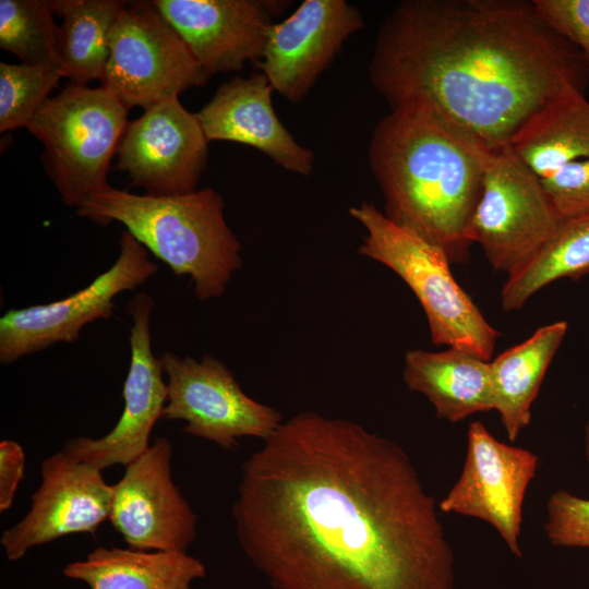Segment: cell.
Here are the masks:
<instances>
[{
	"mask_svg": "<svg viewBox=\"0 0 589 589\" xmlns=\"http://www.w3.org/2000/svg\"><path fill=\"white\" fill-rule=\"evenodd\" d=\"M437 508L399 444L303 411L244 460L232 516L274 589H455Z\"/></svg>",
	"mask_w": 589,
	"mask_h": 589,
	"instance_id": "1",
	"label": "cell"
},
{
	"mask_svg": "<svg viewBox=\"0 0 589 589\" xmlns=\"http://www.w3.org/2000/svg\"><path fill=\"white\" fill-rule=\"evenodd\" d=\"M369 76L390 108L428 104L497 149L553 99L586 93L589 70L532 0H406L380 26Z\"/></svg>",
	"mask_w": 589,
	"mask_h": 589,
	"instance_id": "2",
	"label": "cell"
},
{
	"mask_svg": "<svg viewBox=\"0 0 589 589\" xmlns=\"http://www.w3.org/2000/svg\"><path fill=\"white\" fill-rule=\"evenodd\" d=\"M492 148L468 128L422 103L390 108L372 133L369 163L394 223L469 259L467 231Z\"/></svg>",
	"mask_w": 589,
	"mask_h": 589,
	"instance_id": "3",
	"label": "cell"
},
{
	"mask_svg": "<svg viewBox=\"0 0 589 589\" xmlns=\"http://www.w3.org/2000/svg\"><path fill=\"white\" fill-rule=\"evenodd\" d=\"M223 196L212 188L156 196L109 185L76 209L106 226L118 221L176 276H189L197 299L224 294L242 266L241 243L225 219Z\"/></svg>",
	"mask_w": 589,
	"mask_h": 589,
	"instance_id": "4",
	"label": "cell"
},
{
	"mask_svg": "<svg viewBox=\"0 0 589 589\" xmlns=\"http://www.w3.org/2000/svg\"><path fill=\"white\" fill-rule=\"evenodd\" d=\"M349 214L366 231L358 252L387 266L412 290L426 315L432 341L489 361L498 333L456 281L445 253L372 203L352 206Z\"/></svg>",
	"mask_w": 589,
	"mask_h": 589,
	"instance_id": "5",
	"label": "cell"
},
{
	"mask_svg": "<svg viewBox=\"0 0 589 589\" xmlns=\"http://www.w3.org/2000/svg\"><path fill=\"white\" fill-rule=\"evenodd\" d=\"M128 125V109L107 88L69 83L26 129L44 146L40 159L61 200L79 208L110 185L109 165Z\"/></svg>",
	"mask_w": 589,
	"mask_h": 589,
	"instance_id": "6",
	"label": "cell"
},
{
	"mask_svg": "<svg viewBox=\"0 0 589 589\" xmlns=\"http://www.w3.org/2000/svg\"><path fill=\"white\" fill-rule=\"evenodd\" d=\"M208 76L176 29L152 1L125 2L109 37V59L101 86L129 110H144Z\"/></svg>",
	"mask_w": 589,
	"mask_h": 589,
	"instance_id": "7",
	"label": "cell"
},
{
	"mask_svg": "<svg viewBox=\"0 0 589 589\" xmlns=\"http://www.w3.org/2000/svg\"><path fill=\"white\" fill-rule=\"evenodd\" d=\"M562 218L538 177L510 146L493 149L467 238L496 272L514 274L554 235Z\"/></svg>",
	"mask_w": 589,
	"mask_h": 589,
	"instance_id": "8",
	"label": "cell"
},
{
	"mask_svg": "<svg viewBox=\"0 0 589 589\" xmlns=\"http://www.w3.org/2000/svg\"><path fill=\"white\" fill-rule=\"evenodd\" d=\"M159 360L168 388L163 418L184 421V433L233 449L240 437L264 441L283 422L280 412L248 396L217 358L205 353L197 361L167 351Z\"/></svg>",
	"mask_w": 589,
	"mask_h": 589,
	"instance_id": "9",
	"label": "cell"
},
{
	"mask_svg": "<svg viewBox=\"0 0 589 589\" xmlns=\"http://www.w3.org/2000/svg\"><path fill=\"white\" fill-rule=\"evenodd\" d=\"M158 272L148 251L127 230L116 262L86 287L47 304L11 309L0 318V363L19 359L58 342H74L82 328L113 313V299L134 290Z\"/></svg>",
	"mask_w": 589,
	"mask_h": 589,
	"instance_id": "10",
	"label": "cell"
},
{
	"mask_svg": "<svg viewBox=\"0 0 589 589\" xmlns=\"http://www.w3.org/2000/svg\"><path fill=\"white\" fill-rule=\"evenodd\" d=\"M537 469L536 454L498 441L482 422L474 421L468 428L460 476L437 504L438 510L491 525L509 551L521 557L524 502Z\"/></svg>",
	"mask_w": 589,
	"mask_h": 589,
	"instance_id": "11",
	"label": "cell"
},
{
	"mask_svg": "<svg viewBox=\"0 0 589 589\" xmlns=\"http://www.w3.org/2000/svg\"><path fill=\"white\" fill-rule=\"evenodd\" d=\"M172 445L156 437L111 484L108 520L128 548L188 552L196 538L197 516L172 480Z\"/></svg>",
	"mask_w": 589,
	"mask_h": 589,
	"instance_id": "12",
	"label": "cell"
},
{
	"mask_svg": "<svg viewBox=\"0 0 589 589\" xmlns=\"http://www.w3.org/2000/svg\"><path fill=\"white\" fill-rule=\"evenodd\" d=\"M155 302L147 292L135 294L127 305L132 317L129 337L131 358L123 384V410L116 425L98 438L79 436L67 441L62 450L103 471L127 466L149 444L152 430L167 402L168 388L159 358L152 350L151 315Z\"/></svg>",
	"mask_w": 589,
	"mask_h": 589,
	"instance_id": "13",
	"label": "cell"
},
{
	"mask_svg": "<svg viewBox=\"0 0 589 589\" xmlns=\"http://www.w3.org/2000/svg\"><path fill=\"white\" fill-rule=\"evenodd\" d=\"M208 143L195 113L172 98L129 122L117 151V168L145 194L193 192L206 169Z\"/></svg>",
	"mask_w": 589,
	"mask_h": 589,
	"instance_id": "14",
	"label": "cell"
},
{
	"mask_svg": "<svg viewBox=\"0 0 589 589\" xmlns=\"http://www.w3.org/2000/svg\"><path fill=\"white\" fill-rule=\"evenodd\" d=\"M101 472L62 449L44 459L29 510L0 538L7 558L19 561L33 548L69 534H94L110 513L111 485Z\"/></svg>",
	"mask_w": 589,
	"mask_h": 589,
	"instance_id": "15",
	"label": "cell"
},
{
	"mask_svg": "<svg viewBox=\"0 0 589 589\" xmlns=\"http://www.w3.org/2000/svg\"><path fill=\"white\" fill-rule=\"evenodd\" d=\"M364 26L360 11L345 0H305L269 29L263 57L254 67L274 91L301 101L342 44Z\"/></svg>",
	"mask_w": 589,
	"mask_h": 589,
	"instance_id": "16",
	"label": "cell"
},
{
	"mask_svg": "<svg viewBox=\"0 0 589 589\" xmlns=\"http://www.w3.org/2000/svg\"><path fill=\"white\" fill-rule=\"evenodd\" d=\"M208 77L263 57L274 17L288 5L266 0H155Z\"/></svg>",
	"mask_w": 589,
	"mask_h": 589,
	"instance_id": "17",
	"label": "cell"
},
{
	"mask_svg": "<svg viewBox=\"0 0 589 589\" xmlns=\"http://www.w3.org/2000/svg\"><path fill=\"white\" fill-rule=\"evenodd\" d=\"M273 92L261 71L235 76L219 86L195 116L208 142L252 146L286 170L308 176L313 170L314 153L300 145L280 122L272 104Z\"/></svg>",
	"mask_w": 589,
	"mask_h": 589,
	"instance_id": "18",
	"label": "cell"
},
{
	"mask_svg": "<svg viewBox=\"0 0 589 589\" xmlns=\"http://www.w3.org/2000/svg\"><path fill=\"white\" fill-rule=\"evenodd\" d=\"M404 380L410 390L428 398L437 418L449 422L494 410L490 361L464 349L409 350Z\"/></svg>",
	"mask_w": 589,
	"mask_h": 589,
	"instance_id": "19",
	"label": "cell"
},
{
	"mask_svg": "<svg viewBox=\"0 0 589 589\" xmlns=\"http://www.w3.org/2000/svg\"><path fill=\"white\" fill-rule=\"evenodd\" d=\"M89 589H192L206 576L205 565L188 552L98 546L62 569Z\"/></svg>",
	"mask_w": 589,
	"mask_h": 589,
	"instance_id": "20",
	"label": "cell"
},
{
	"mask_svg": "<svg viewBox=\"0 0 589 589\" xmlns=\"http://www.w3.org/2000/svg\"><path fill=\"white\" fill-rule=\"evenodd\" d=\"M567 327L565 321L542 326L490 361L494 410L512 442L531 420L532 404Z\"/></svg>",
	"mask_w": 589,
	"mask_h": 589,
	"instance_id": "21",
	"label": "cell"
},
{
	"mask_svg": "<svg viewBox=\"0 0 589 589\" xmlns=\"http://www.w3.org/2000/svg\"><path fill=\"white\" fill-rule=\"evenodd\" d=\"M509 146L541 179L589 157V101L585 93L569 91L543 106Z\"/></svg>",
	"mask_w": 589,
	"mask_h": 589,
	"instance_id": "22",
	"label": "cell"
},
{
	"mask_svg": "<svg viewBox=\"0 0 589 589\" xmlns=\"http://www.w3.org/2000/svg\"><path fill=\"white\" fill-rule=\"evenodd\" d=\"M125 4L118 0H73L58 31V63L69 83L104 81L109 37Z\"/></svg>",
	"mask_w": 589,
	"mask_h": 589,
	"instance_id": "23",
	"label": "cell"
},
{
	"mask_svg": "<svg viewBox=\"0 0 589 589\" xmlns=\"http://www.w3.org/2000/svg\"><path fill=\"white\" fill-rule=\"evenodd\" d=\"M589 274V212L565 218L521 268L507 276L501 298L505 311L520 309L537 291L561 278Z\"/></svg>",
	"mask_w": 589,
	"mask_h": 589,
	"instance_id": "24",
	"label": "cell"
},
{
	"mask_svg": "<svg viewBox=\"0 0 589 589\" xmlns=\"http://www.w3.org/2000/svg\"><path fill=\"white\" fill-rule=\"evenodd\" d=\"M50 0H0V47L22 63H58V31Z\"/></svg>",
	"mask_w": 589,
	"mask_h": 589,
	"instance_id": "25",
	"label": "cell"
},
{
	"mask_svg": "<svg viewBox=\"0 0 589 589\" xmlns=\"http://www.w3.org/2000/svg\"><path fill=\"white\" fill-rule=\"evenodd\" d=\"M63 77L59 63L0 62V131L27 128Z\"/></svg>",
	"mask_w": 589,
	"mask_h": 589,
	"instance_id": "26",
	"label": "cell"
},
{
	"mask_svg": "<svg viewBox=\"0 0 589 589\" xmlns=\"http://www.w3.org/2000/svg\"><path fill=\"white\" fill-rule=\"evenodd\" d=\"M545 508L544 533L553 545L589 549V498L560 489Z\"/></svg>",
	"mask_w": 589,
	"mask_h": 589,
	"instance_id": "27",
	"label": "cell"
},
{
	"mask_svg": "<svg viewBox=\"0 0 589 589\" xmlns=\"http://www.w3.org/2000/svg\"><path fill=\"white\" fill-rule=\"evenodd\" d=\"M541 182L562 219L589 212V157L563 166Z\"/></svg>",
	"mask_w": 589,
	"mask_h": 589,
	"instance_id": "28",
	"label": "cell"
},
{
	"mask_svg": "<svg viewBox=\"0 0 589 589\" xmlns=\"http://www.w3.org/2000/svg\"><path fill=\"white\" fill-rule=\"evenodd\" d=\"M540 16L581 53L589 70V0H532Z\"/></svg>",
	"mask_w": 589,
	"mask_h": 589,
	"instance_id": "29",
	"label": "cell"
},
{
	"mask_svg": "<svg viewBox=\"0 0 589 589\" xmlns=\"http://www.w3.org/2000/svg\"><path fill=\"white\" fill-rule=\"evenodd\" d=\"M25 453L23 447L13 440L0 442V512L8 510L24 478Z\"/></svg>",
	"mask_w": 589,
	"mask_h": 589,
	"instance_id": "30",
	"label": "cell"
},
{
	"mask_svg": "<svg viewBox=\"0 0 589 589\" xmlns=\"http://www.w3.org/2000/svg\"><path fill=\"white\" fill-rule=\"evenodd\" d=\"M584 447L587 462L589 464V420L585 424Z\"/></svg>",
	"mask_w": 589,
	"mask_h": 589,
	"instance_id": "31",
	"label": "cell"
},
{
	"mask_svg": "<svg viewBox=\"0 0 589 589\" xmlns=\"http://www.w3.org/2000/svg\"><path fill=\"white\" fill-rule=\"evenodd\" d=\"M589 570V569H588Z\"/></svg>",
	"mask_w": 589,
	"mask_h": 589,
	"instance_id": "32",
	"label": "cell"
}]
</instances>
